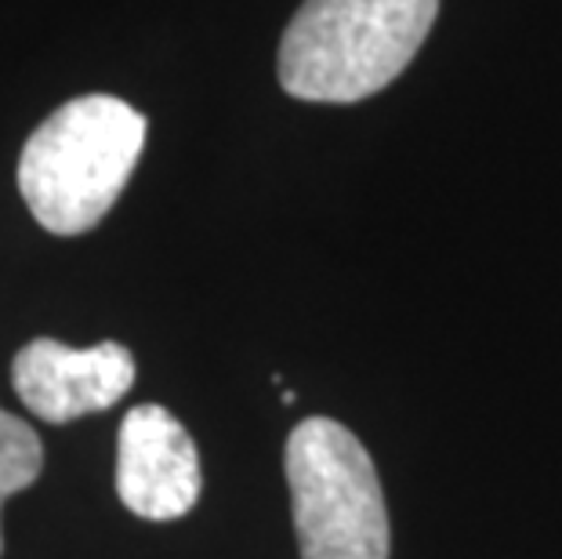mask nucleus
Here are the masks:
<instances>
[{"label": "nucleus", "mask_w": 562, "mask_h": 559, "mask_svg": "<svg viewBox=\"0 0 562 559\" xmlns=\"http://www.w3.org/2000/svg\"><path fill=\"white\" fill-rule=\"evenodd\" d=\"M146 146V116L113 94H80L33 131L19 157V193L55 236L94 230L124 193Z\"/></svg>", "instance_id": "1"}, {"label": "nucleus", "mask_w": 562, "mask_h": 559, "mask_svg": "<svg viewBox=\"0 0 562 559\" xmlns=\"http://www.w3.org/2000/svg\"><path fill=\"white\" fill-rule=\"evenodd\" d=\"M203 476L193 436L160 403H138L121 422L116 494L142 519H178L193 513Z\"/></svg>", "instance_id": "5"}, {"label": "nucleus", "mask_w": 562, "mask_h": 559, "mask_svg": "<svg viewBox=\"0 0 562 559\" xmlns=\"http://www.w3.org/2000/svg\"><path fill=\"white\" fill-rule=\"evenodd\" d=\"M11 385L37 418L66 425L121 403L135 385V360L121 342L74 349L66 342L37 338L15 353Z\"/></svg>", "instance_id": "4"}, {"label": "nucleus", "mask_w": 562, "mask_h": 559, "mask_svg": "<svg viewBox=\"0 0 562 559\" xmlns=\"http://www.w3.org/2000/svg\"><path fill=\"white\" fill-rule=\"evenodd\" d=\"M283 469L302 559H389L385 494L352 429L334 418H305L286 439Z\"/></svg>", "instance_id": "3"}, {"label": "nucleus", "mask_w": 562, "mask_h": 559, "mask_svg": "<svg viewBox=\"0 0 562 559\" xmlns=\"http://www.w3.org/2000/svg\"><path fill=\"white\" fill-rule=\"evenodd\" d=\"M439 0H305L280 41V85L302 102H360L425 44Z\"/></svg>", "instance_id": "2"}, {"label": "nucleus", "mask_w": 562, "mask_h": 559, "mask_svg": "<svg viewBox=\"0 0 562 559\" xmlns=\"http://www.w3.org/2000/svg\"><path fill=\"white\" fill-rule=\"evenodd\" d=\"M44 469V447L41 436L33 433L19 414H8L0 407V505L11 494L26 491L30 483H37ZM0 552H4V534H0Z\"/></svg>", "instance_id": "6"}]
</instances>
